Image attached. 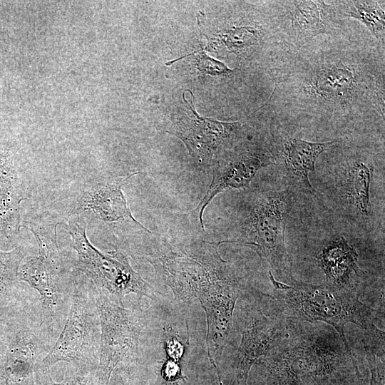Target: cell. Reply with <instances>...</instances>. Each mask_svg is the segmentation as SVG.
I'll return each instance as SVG.
<instances>
[{
    "mask_svg": "<svg viewBox=\"0 0 385 385\" xmlns=\"http://www.w3.org/2000/svg\"><path fill=\"white\" fill-rule=\"evenodd\" d=\"M93 288L101 332L93 385H108L119 365L135 359L145 319L142 311L125 308L107 292Z\"/></svg>",
    "mask_w": 385,
    "mask_h": 385,
    "instance_id": "6",
    "label": "cell"
},
{
    "mask_svg": "<svg viewBox=\"0 0 385 385\" xmlns=\"http://www.w3.org/2000/svg\"><path fill=\"white\" fill-rule=\"evenodd\" d=\"M163 341L165 358L180 362L184 354L185 347L178 334L169 326L163 328Z\"/></svg>",
    "mask_w": 385,
    "mask_h": 385,
    "instance_id": "25",
    "label": "cell"
},
{
    "mask_svg": "<svg viewBox=\"0 0 385 385\" xmlns=\"http://www.w3.org/2000/svg\"><path fill=\"white\" fill-rule=\"evenodd\" d=\"M193 114L192 118L181 119L177 123V128L170 133L185 143L190 153L208 158L213 150L236 130L237 123L203 119L197 116L195 110Z\"/></svg>",
    "mask_w": 385,
    "mask_h": 385,
    "instance_id": "17",
    "label": "cell"
},
{
    "mask_svg": "<svg viewBox=\"0 0 385 385\" xmlns=\"http://www.w3.org/2000/svg\"><path fill=\"white\" fill-rule=\"evenodd\" d=\"M161 374L165 381L173 384L187 379V377L183 374L180 362L167 358L162 366Z\"/></svg>",
    "mask_w": 385,
    "mask_h": 385,
    "instance_id": "27",
    "label": "cell"
},
{
    "mask_svg": "<svg viewBox=\"0 0 385 385\" xmlns=\"http://www.w3.org/2000/svg\"><path fill=\"white\" fill-rule=\"evenodd\" d=\"M384 45L357 26L297 48L265 106L274 113L384 120Z\"/></svg>",
    "mask_w": 385,
    "mask_h": 385,
    "instance_id": "1",
    "label": "cell"
},
{
    "mask_svg": "<svg viewBox=\"0 0 385 385\" xmlns=\"http://www.w3.org/2000/svg\"><path fill=\"white\" fill-rule=\"evenodd\" d=\"M24 200L12 158L9 152L0 150V212H20Z\"/></svg>",
    "mask_w": 385,
    "mask_h": 385,
    "instance_id": "22",
    "label": "cell"
},
{
    "mask_svg": "<svg viewBox=\"0 0 385 385\" xmlns=\"http://www.w3.org/2000/svg\"><path fill=\"white\" fill-rule=\"evenodd\" d=\"M137 173L104 179L85 187L77 196L69 215H91L106 223L130 220L150 232L134 218L122 190L125 183Z\"/></svg>",
    "mask_w": 385,
    "mask_h": 385,
    "instance_id": "14",
    "label": "cell"
},
{
    "mask_svg": "<svg viewBox=\"0 0 385 385\" xmlns=\"http://www.w3.org/2000/svg\"><path fill=\"white\" fill-rule=\"evenodd\" d=\"M245 319L241 342L234 360L232 385L247 384L252 366L279 344L282 330L279 322L257 308L247 310Z\"/></svg>",
    "mask_w": 385,
    "mask_h": 385,
    "instance_id": "12",
    "label": "cell"
},
{
    "mask_svg": "<svg viewBox=\"0 0 385 385\" xmlns=\"http://www.w3.org/2000/svg\"><path fill=\"white\" fill-rule=\"evenodd\" d=\"M53 344L42 325L39 304L26 297L13 305L0 334V385H35Z\"/></svg>",
    "mask_w": 385,
    "mask_h": 385,
    "instance_id": "3",
    "label": "cell"
},
{
    "mask_svg": "<svg viewBox=\"0 0 385 385\" xmlns=\"http://www.w3.org/2000/svg\"><path fill=\"white\" fill-rule=\"evenodd\" d=\"M372 166L362 161H356L349 167L346 178V193L349 202L358 213L366 217L370 209V186Z\"/></svg>",
    "mask_w": 385,
    "mask_h": 385,
    "instance_id": "21",
    "label": "cell"
},
{
    "mask_svg": "<svg viewBox=\"0 0 385 385\" xmlns=\"http://www.w3.org/2000/svg\"><path fill=\"white\" fill-rule=\"evenodd\" d=\"M220 244L204 242L200 247L164 250L145 256V259L154 266L175 298L185 302L195 298L200 287L229 272L226 261L218 252Z\"/></svg>",
    "mask_w": 385,
    "mask_h": 385,
    "instance_id": "9",
    "label": "cell"
},
{
    "mask_svg": "<svg viewBox=\"0 0 385 385\" xmlns=\"http://www.w3.org/2000/svg\"><path fill=\"white\" fill-rule=\"evenodd\" d=\"M337 140L310 142L288 135H282L276 143L274 158L278 157L287 172L307 189H312L309 174L314 172L317 158L329 150Z\"/></svg>",
    "mask_w": 385,
    "mask_h": 385,
    "instance_id": "16",
    "label": "cell"
},
{
    "mask_svg": "<svg viewBox=\"0 0 385 385\" xmlns=\"http://www.w3.org/2000/svg\"><path fill=\"white\" fill-rule=\"evenodd\" d=\"M315 258L331 284L348 287L351 274L357 272L358 254L344 236L328 243Z\"/></svg>",
    "mask_w": 385,
    "mask_h": 385,
    "instance_id": "18",
    "label": "cell"
},
{
    "mask_svg": "<svg viewBox=\"0 0 385 385\" xmlns=\"http://www.w3.org/2000/svg\"><path fill=\"white\" fill-rule=\"evenodd\" d=\"M337 14L362 24L375 39L385 44L384 1H332Z\"/></svg>",
    "mask_w": 385,
    "mask_h": 385,
    "instance_id": "19",
    "label": "cell"
},
{
    "mask_svg": "<svg viewBox=\"0 0 385 385\" xmlns=\"http://www.w3.org/2000/svg\"><path fill=\"white\" fill-rule=\"evenodd\" d=\"M59 225L71 237V247L76 252L78 270L96 289L107 292L120 302L130 294L140 298L153 297V288L132 268L123 252L112 250L104 254L92 245L87 237L83 216L69 215L66 221H60Z\"/></svg>",
    "mask_w": 385,
    "mask_h": 385,
    "instance_id": "5",
    "label": "cell"
},
{
    "mask_svg": "<svg viewBox=\"0 0 385 385\" xmlns=\"http://www.w3.org/2000/svg\"><path fill=\"white\" fill-rule=\"evenodd\" d=\"M276 376L279 385H306L302 378L291 372H282Z\"/></svg>",
    "mask_w": 385,
    "mask_h": 385,
    "instance_id": "28",
    "label": "cell"
},
{
    "mask_svg": "<svg viewBox=\"0 0 385 385\" xmlns=\"http://www.w3.org/2000/svg\"><path fill=\"white\" fill-rule=\"evenodd\" d=\"M38 252L21 262L18 277L38 293L42 325L55 342L69 312L74 277L66 275L60 250Z\"/></svg>",
    "mask_w": 385,
    "mask_h": 385,
    "instance_id": "8",
    "label": "cell"
},
{
    "mask_svg": "<svg viewBox=\"0 0 385 385\" xmlns=\"http://www.w3.org/2000/svg\"><path fill=\"white\" fill-rule=\"evenodd\" d=\"M25 256L26 250L20 246L9 251L0 250V306L11 307L27 297L18 277Z\"/></svg>",
    "mask_w": 385,
    "mask_h": 385,
    "instance_id": "20",
    "label": "cell"
},
{
    "mask_svg": "<svg viewBox=\"0 0 385 385\" xmlns=\"http://www.w3.org/2000/svg\"><path fill=\"white\" fill-rule=\"evenodd\" d=\"M64 379L61 382H55L51 376V369L43 367L38 368L36 374L35 385H87L90 375L82 374L73 371H68Z\"/></svg>",
    "mask_w": 385,
    "mask_h": 385,
    "instance_id": "24",
    "label": "cell"
},
{
    "mask_svg": "<svg viewBox=\"0 0 385 385\" xmlns=\"http://www.w3.org/2000/svg\"><path fill=\"white\" fill-rule=\"evenodd\" d=\"M272 158H274L270 151L244 153L230 158L214 170L210 188L195 210L198 212L202 230H205L203 212L210 201L224 190L247 186L260 169L273 164Z\"/></svg>",
    "mask_w": 385,
    "mask_h": 385,
    "instance_id": "15",
    "label": "cell"
},
{
    "mask_svg": "<svg viewBox=\"0 0 385 385\" xmlns=\"http://www.w3.org/2000/svg\"><path fill=\"white\" fill-rule=\"evenodd\" d=\"M197 53V66L200 71L212 75L229 74L234 71L227 67L222 62L215 61L208 57L203 51H195Z\"/></svg>",
    "mask_w": 385,
    "mask_h": 385,
    "instance_id": "26",
    "label": "cell"
},
{
    "mask_svg": "<svg viewBox=\"0 0 385 385\" xmlns=\"http://www.w3.org/2000/svg\"><path fill=\"white\" fill-rule=\"evenodd\" d=\"M100 332L93 286L74 277L67 318L41 365L51 369L57 362L66 361L77 373L90 375L98 364Z\"/></svg>",
    "mask_w": 385,
    "mask_h": 385,
    "instance_id": "4",
    "label": "cell"
},
{
    "mask_svg": "<svg viewBox=\"0 0 385 385\" xmlns=\"http://www.w3.org/2000/svg\"><path fill=\"white\" fill-rule=\"evenodd\" d=\"M366 357L370 369V385L385 384L384 346H365Z\"/></svg>",
    "mask_w": 385,
    "mask_h": 385,
    "instance_id": "23",
    "label": "cell"
},
{
    "mask_svg": "<svg viewBox=\"0 0 385 385\" xmlns=\"http://www.w3.org/2000/svg\"><path fill=\"white\" fill-rule=\"evenodd\" d=\"M291 209V196L286 191L255 199L239 237L222 242L237 243L253 250L269 271L289 274L291 260L285 244V227Z\"/></svg>",
    "mask_w": 385,
    "mask_h": 385,
    "instance_id": "7",
    "label": "cell"
},
{
    "mask_svg": "<svg viewBox=\"0 0 385 385\" xmlns=\"http://www.w3.org/2000/svg\"><path fill=\"white\" fill-rule=\"evenodd\" d=\"M342 359L341 349L319 336L298 335L279 347L265 362L267 368L283 367L299 377L324 376L337 369Z\"/></svg>",
    "mask_w": 385,
    "mask_h": 385,
    "instance_id": "11",
    "label": "cell"
},
{
    "mask_svg": "<svg viewBox=\"0 0 385 385\" xmlns=\"http://www.w3.org/2000/svg\"><path fill=\"white\" fill-rule=\"evenodd\" d=\"M115 370L113 385H130V378L128 368H118Z\"/></svg>",
    "mask_w": 385,
    "mask_h": 385,
    "instance_id": "29",
    "label": "cell"
},
{
    "mask_svg": "<svg viewBox=\"0 0 385 385\" xmlns=\"http://www.w3.org/2000/svg\"><path fill=\"white\" fill-rule=\"evenodd\" d=\"M269 277L273 286L275 306L289 317L332 326L354 363V355L345 336L346 324L352 323L366 332L379 329L373 322L374 310L362 303L358 294L348 287L327 282L312 284L292 277L290 284H286L277 280L270 271Z\"/></svg>",
    "mask_w": 385,
    "mask_h": 385,
    "instance_id": "2",
    "label": "cell"
},
{
    "mask_svg": "<svg viewBox=\"0 0 385 385\" xmlns=\"http://www.w3.org/2000/svg\"><path fill=\"white\" fill-rule=\"evenodd\" d=\"M12 306L7 307L0 306V334L2 331V329L6 322L8 314Z\"/></svg>",
    "mask_w": 385,
    "mask_h": 385,
    "instance_id": "30",
    "label": "cell"
},
{
    "mask_svg": "<svg viewBox=\"0 0 385 385\" xmlns=\"http://www.w3.org/2000/svg\"><path fill=\"white\" fill-rule=\"evenodd\" d=\"M282 1L287 29L291 43L300 48L312 38L332 34L344 29L332 1Z\"/></svg>",
    "mask_w": 385,
    "mask_h": 385,
    "instance_id": "13",
    "label": "cell"
},
{
    "mask_svg": "<svg viewBox=\"0 0 385 385\" xmlns=\"http://www.w3.org/2000/svg\"><path fill=\"white\" fill-rule=\"evenodd\" d=\"M240 292V283L228 272L200 287L195 297L205 313L207 356L216 370L220 385L222 384L219 361L232 328L233 312Z\"/></svg>",
    "mask_w": 385,
    "mask_h": 385,
    "instance_id": "10",
    "label": "cell"
}]
</instances>
